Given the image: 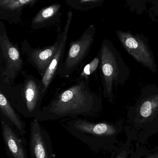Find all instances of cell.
I'll return each mask as SVG.
<instances>
[{"label": "cell", "instance_id": "obj_1", "mask_svg": "<svg viewBox=\"0 0 158 158\" xmlns=\"http://www.w3.org/2000/svg\"><path fill=\"white\" fill-rule=\"evenodd\" d=\"M89 82V78H80L56 92L48 105L42 108L36 119L40 122L98 115L103 109L102 97L91 90Z\"/></svg>", "mask_w": 158, "mask_h": 158}, {"label": "cell", "instance_id": "obj_2", "mask_svg": "<svg viewBox=\"0 0 158 158\" xmlns=\"http://www.w3.org/2000/svg\"><path fill=\"white\" fill-rule=\"evenodd\" d=\"M66 130L95 152L114 150L119 125L108 122H93L84 119H69L62 124Z\"/></svg>", "mask_w": 158, "mask_h": 158}, {"label": "cell", "instance_id": "obj_3", "mask_svg": "<svg viewBox=\"0 0 158 158\" xmlns=\"http://www.w3.org/2000/svg\"><path fill=\"white\" fill-rule=\"evenodd\" d=\"M100 58L98 68L103 84V96L112 103L114 90L123 85L130 76V69L113 43L105 39L98 53Z\"/></svg>", "mask_w": 158, "mask_h": 158}, {"label": "cell", "instance_id": "obj_4", "mask_svg": "<svg viewBox=\"0 0 158 158\" xmlns=\"http://www.w3.org/2000/svg\"><path fill=\"white\" fill-rule=\"evenodd\" d=\"M5 95L19 114L24 117L36 119L40 114L45 95L41 80L32 75H26L20 91L7 92Z\"/></svg>", "mask_w": 158, "mask_h": 158}, {"label": "cell", "instance_id": "obj_5", "mask_svg": "<svg viewBox=\"0 0 158 158\" xmlns=\"http://www.w3.org/2000/svg\"><path fill=\"white\" fill-rule=\"evenodd\" d=\"M96 32L95 25L91 24L79 39L70 41L65 58L58 66L56 75L67 78L74 73L89 53L94 41Z\"/></svg>", "mask_w": 158, "mask_h": 158}, {"label": "cell", "instance_id": "obj_6", "mask_svg": "<svg viewBox=\"0 0 158 158\" xmlns=\"http://www.w3.org/2000/svg\"><path fill=\"white\" fill-rule=\"evenodd\" d=\"M115 33L121 44L130 55L153 73L157 72V65L148 37L143 34H134L130 31L116 30Z\"/></svg>", "mask_w": 158, "mask_h": 158}, {"label": "cell", "instance_id": "obj_7", "mask_svg": "<svg viewBox=\"0 0 158 158\" xmlns=\"http://www.w3.org/2000/svg\"><path fill=\"white\" fill-rule=\"evenodd\" d=\"M0 48L5 60L6 69L3 73L4 82L13 84L23 68V59L17 45L8 37L5 27L0 21Z\"/></svg>", "mask_w": 158, "mask_h": 158}, {"label": "cell", "instance_id": "obj_8", "mask_svg": "<svg viewBox=\"0 0 158 158\" xmlns=\"http://www.w3.org/2000/svg\"><path fill=\"white\" fill-rule=\"evenodd\" d=\"M28 145L31 158H54L50 135L36 119L30 123Z\"/></svg>", "mask_w": 158, "mask_h": 158}, {"label": "cell", "instance_id": "obj_9", "mask_svg": "<svg viewBox=\"0 0 158 158\" xmlns=\"http://www.w3.org/2000/svg\"><path fill=\"white\" fill-rule=\"evenodd\" d=\"M62 37V32L58 33L57 39L52 45L43 48H33L26 41L22 43V50L26 53L30 64L42 77L50 65L58 49Z\"/></svg>", "mask_w": 158, "mask_h": 158}, {"label": "cell", "instance_id": "obj_10", "mask_svg": "<svg viewBox=\"0 0 158 158\" xmlns=\"http://www.w3.org/2000/svg\"><path fill=\"white\" fill-rule=\"evenodd\" d=\"M1 121L2 137L6 154L9 158H29L27 142L13 127L2 120Z\"/></svg>", "mask_w": 158, "mask_h": 158}, {"label": "cell", "instance_id": "obj_11", "mask_svg": "<svg viewBox=\"0 0 158 158\" xmlns=\"http://www.w3.org/2000/svg\"><path fill=\"white\" fill-rule=\"evenodd\" d=\"M72 18L73 13L72 11H69L68 13L67 18L64 28L62 32V39L58 49L48 68L45 71L44 75L42 77L41 81L42 84L43 93L45 96L49 86L56 75L58 66L64 60L67 41L68 38L69 32L72 22Z\"/></svg>", "mask_w": 158, "mask_h": 158}, {"label": "cell", "instance_id": "obj_12", "mask_svg": "<svg viewBox=\"0 0 158 158\" xmlns=\"http://www.w3.org/2000/svg\"><path fill=\"white\" fill-rule=\"evenodd\" d=\"M0 119L13 127L20 135L27 133L26 123L11 105L5 95L0 90Z\"/></svg>", "mask_w": 158, "mask_h": 158}, {"label": "cell", "instance_id": "obj_13", "mask_svg": "<svg viewBox=\"0 0 158 158\" xmlns=\"http://www.w3.org/2000/svg\"><path fill=\"white\" fill-rule=\"evenodd\" d=\"M38 0H0V19L18 23L25 7L34 6Z\"/></svg>", "mask_w": 158, "mask_h": 158}, {"label": "cell", "instance_id": "obj_14", "mask_svg": "<svg viewBox=\"0 0 158 158\" xmlns=\"http://www.w3.org/2000/svg\"><path fill=\"white\" fill-rule=\"evenodd\" d=\"M61 8L62 5L58 3L41 8L32 18L31 28L33 29H39L57 23L62 16Z\"/></svg>", "mask_w": 158, "mask_h": 158}, {"label": "cell", "instance_id": "obj_15", "mask_svg": "<svg viewBox=\"0 0 158 158\" xmlns=\"http://www.w3.org/2000/svg\"><path fill=\"white\" fill-rule=\"evenodd\" d=\"M104 0H68L66 3L74 9L87 11L102 5Z\"/></svg>", "mask_w": 158, "mask_h": 158}, {"label": "cell", "instance_id": "obj_16", "mask_svg": "<svg viewBox=\"0 0 158 158\" xmlns=\"http://www.w3.org/2000/svg\"><path fill=\"white\" fill-rule=\"evenodd\" d=\"M100 58L99 55L96 56L90 63L86 65L80 74V79L89 78V76L96 71L99 66Z\"/></svg>", "mask_w": 158, "mask_h": 158}, {"label": "cell", "instance_id": "obj_17", "mask_svg": "<svg viewBox=\"0 0 158 158\" xmlns=\"http://www.w3.org/2000/svg\"><path fill=\"white\" fill-rule=\"evenodd\" d=\"M128 153L126 149H122L117 153L116 156L113 158H127Z\"/></svg>", "mask_w": 158, "mask_h": 158}, {"label": "cell", "instance_id": "obj_18", "mask_svg": "<svg viewBox=\"0 0 158 158\" xmlns=\"http://www.w3.org/2000/svg\"><path fill=\"white\" fill-rule=\"evenodd\" d=\"M155 3L153 4V6L152 7V11H154L155 15L158 17V1H154Z\"/></svg>", "mask_w": 158, "mask_h": 158}, {"label": "cell", "instance_id": "obj_19", "mask_svg": "<svg viewBox=\"0 0 158 158\" xmlns=\"http://www.w3.org/2000/svg\"><path fill=\"white\" fill-rule=\"evenodd\" d=\"M147 158H158V156L157 155H153V156L148 157Z\"/></svg>", "mask_w": 158, "mask_h": 158}]
</instances>
